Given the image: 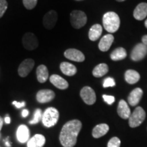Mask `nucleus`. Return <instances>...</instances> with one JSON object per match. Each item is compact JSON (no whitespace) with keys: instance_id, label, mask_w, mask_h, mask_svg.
Here are the masks:
<instances>
[{"instance_id":"1","label":"nucleus","mask_w":147,"mask_h":147,"mask_svg":"<svg viewBox=\"0 0 147 147\" xmlns=\"http://www.w3.org/2000/svg\"><path fill=\"white\" fill-rule=\"evenodd\" d=\"M82 128L79 120L69 121L63 126L59 136L61 144L63 147H74L77 142V137Z\"/></svg>"},{"instance_id":"2","label":"nucleus","mask_w":147,"mask_h":147,"mask_svg":"<svg viewBox=\"0 0 147 147\" xmlns=\"http://www.w3.org/2000/svg\"><path fill=\"white\" fill-rule=\"evenodd\" d=\"M103 25L108 32L115 33L120 27V18L118 14L114 12H108L103 16Z\"/></svg>"},{"instance_id":"3","label":"nucleus","mask_w":147,"mask_h":147,"mask_svg":"<svg viewBox=\"0 0 147 147\" xmlns=\"http://www.w3.org/2000/svg\"><path fill=\"white\" fill-rule=\"evenodd\" d=\"M59 117V113L56 108L53 107L48 108L42 115V123L47 127H51L57 124Z\"/></svg>"},{"instance_id":"4","label":"nucleus","mask_w":147,"mask_h":147,"mask_svg":"<svg viewBox=\"0 0 147 147\" xmlns=\"http://www.w3.org/2000/svg\"><path fill=\"white\" fill-rule=\"evenodd\" d=\"M87 17L84 12L73 10L70 14V23L75 29H80L87 23Z\"/></svg>"},{"instance_id":"5","label":"nucleus","mask_w":147,"mask_h":147,"mask_svg":"<svg viewBox=\"0 0 147 147\" xmlns=\"http://www.w3.org/2000/svg\"><path fill=\"white\" fill-rule=\"evenodd\" d=\"M146 117L144 109L140 106L136 107L129 118V125L131 127H136L142 124Z\"/></svg>"},{"instance_id":"6","label":"nucleus","mask_w":147,"mask_h":147,"mask_svg":"<svg viewBox=\"0 0 147 147\" xmlns=\"http://www.w3.org/2000/svg\"><path fill=\"white\" fill-rule=\"evenodd\" d=\"M23 45L25 49L28 51H33L36 49L39 45L37 37L32 33L28 32L24 35L22 39Z\"/></svg>"},{"instance_id":"7","label":"nucleus","mask_w":147,"mask_h":147,"mask_svg":"<svg viewBox=\"0 0 147 147\" xmlns=\"http://www.w3.org/2000/svg\"><path fill=\"white\" fill-rule=\"evenodd\" d=\"M80 95L84 102L88 105H93L96 102V95L94 90L90 87H84L80 91Z\"/></svg>"},{"instance_id":"8","label":"nucleus","mask_w":147,"mask_h":147,"mask_svg":"<svg viewBox=\"0 0 147 147\" xmlns=\"http://www.w3.org/2000/svg\"><path fill=\"white\" fill-rule=\"evenodd\" d=\"M147 55V46L143 43L138 44L132 50L131 59L134 61H138L144 59Z\"/></svg>"},{"instance_id":"9","label":"nucleus","mask_w":147,"mask_h":147,"mask_svg":"<svg viewBox=\"0 0 147 147\" xmlns=\"http://www.w3.org/2000/svg\"><path fill=\"white\" fill-rule=\"evenodd\" d=\"M57 18L58 15L56 11L50 10L45 14L43 18L42 23H43L44 27L47 29H52L54 28L57 21Z\"/></svg>"},{"instance_id":"10","label":"nucleus","mask_w":147,"mask_h":147,"mask_svg":"<svg viewBox=\"0 0 147 147\" xmlns=\"http://www.w3.org/2000/svg\"><path fill=\"white\" fill-rule=\"evenodd\" d=\"M34 61L32 59H27L20 64L18 73L21 77H26L34 67Z\"/></svg>"},{"instance_id":"11","label":"nucleus","mask_w":147,"mask_h":147,"mask_svg":"<svg viewBox=\"0 0 147 147\" xmlns=\"http://www.w3.org/2000/svg\"><path fill=\"white\" fill-rule=\"evenodd\" d=\"M55 94L54 91L50 89H42L37 93L36 100L38 102L45 104L50 102L55 98Z\"/></svg>"},{"instance_id":"12","label":"nucleus","mask_w":147,"mask_h":147,"mask_svg":"<svg viewBox=\"0 0 147 147\" xmlns=\"http://www.w3.org/2000/svg\"><path fill=\"white\" fill-rule=\"evenodd\" d=\"M64 56L68 59L76 62H82L85 59V57L81 51L75 49H69L64 52Z\"/></svg>"},{"instance_id":"13","label":"nucleus","mask_w":147,"mask_h":147,"mask_svg":"<svg viewBox=\"0 0 147 147\" xmlns=\"http://www.w3.org/2000/svg\"><path fill=\"white\" fill-rule=\"evenodd\" d=\"M143 95V91L140 88H136L129 93L128 96V103L131 106H135L138 104Z\"/></svg>"},{"instance_id":"14","label":"nucleus","mask_w":147,"mask_h":147,"mask_svg":"<svg viewBox=\"0 0 147 147\" xmlns=\"http://www.w3.org/2000/svg\"><path fill=\"white\" fill-rule=\"evenodd\" d=\"M134 16L138 21H142L147 16V3H140L134 11Z\"/></svg>"},{"instance_id":"15","label":"nucleus","mask_w":147,"mask_h":147,"mask_svg":"<svg viewBox=\"0 0 147 147\" xmlns=\"http://www.w3.org/2000/svg\"><path fill=\"white\" fill-rule=\"evenodd\" d=\"M117 113L120 117L123 119H127L131 115V111L127 105V103L123 100H120L119 102Z\"/></svg>"},{"instance_id":"16","label":"nucleus","mask_w":147,"mask_h":147,"mask_svg":"<svg viewBox=\"0 0 147 147\" xmlns=\"http://www.w3.org/2000/svg\"><path fill=\"white\" fill-rule=\"evenodd\" d=\"M114 42V36L112 34H107L103 36L100 40L98 47L101 51L106 52L110 49Z\"/></svg>"},{"instance_id":"17","label":"nucleus","mask_w":147,"mask_h":147,"mask_svg":"<svg viewBox=\"0 0 147 147\" xmlns=\"http://www.w3.org/2000/svg\"><path fill=\"white\" fill-rule=\"evenodd\" d=\"M50 82L58 89L64 90L68 88L69 84L65 79L57 74H53L50 77Z\"/></svg>"},{"instance_id":"18","label":"nucleus","mask_w":147,"mask_h":147,"mask_svg":"<svg viewBox=\"0 0 147 147\" xmlns=\"http://www.w3.org/2000/svg\"><path fill=\"white\" fill-rule=\"evenodd\" d=\"M16 137L18 140L21 143H25L28 141L29 138V128L25 125H20L16 131Z\"/></svg>"},{"instance_id":"19","label":"nucleus","mask_w":147,"mask_h":147,"mask_svg":"<svg viewBox=\"0 0 147 147\" xmlns=\"http://www.w3.org/2000/svg\"><path fill=\"white\" fill-rule=\"evenodd\" d=\"M60 69L62 73L68 76H72L77 72L76 66L68 62H62L60 64Z\"/></svg>"},{"instance_id":"20","label":"nucleus","mask_w":147,"mask_h":147,"mask_svg":"<svg viewBox=\"0 0 147 147\" xmlns=\"http://www.w3.org/2000/svg\"><path fill=\"white\" fill-rule=\"evenodd\" d=\"M36 76L38 82L40 83H44L49 78V70L47 66L45 65H40L37 67Z\"/></svg>"},{"instance_id":"21","label":"nucleus","mask_w":147,"mask_h":147,"mask_svg":"<svg viewBox=\"0 0 147 147\" xmlns=\"http://www.w3.org/2000/svg\"><path fill=\"white\" fill-rule=\"evenodd\" d=\"M108 131H109V126L107 124H99L93 128L92 135L95 138H99L107 134Z\"/></svg>"},{"instance_id":"22","label":"nucleus","mask_w":147,"mask_h":147,"mask_svg":"<svg viewBox=\"0 0 147 147\" xmlns=\"http://www.w3.org/2000/svg\"><path fill=\"white\" fill-rule=\"evenodd\" d=\"M45 138L41 134H36L27 142V147H42L45 144Z\"/></svg>"},{"instance_id":"23","label":"nucleus","mask_w":147,"mask_h":147,"mask_svg":"<svg viewBox=\"0 0 147 147\" xmlns=\"http://www.w3.org/2000/svg\"><path fill=\"white\" fill-rule=\"evenodd\" d=\"M102 34V27L99 24H95L91 27L89 32V38L91 41H96Z\"/></svg>"},{"instance_id":"24","label":"nucleus","mask_w":147,"mask_h":147,"mask_svg":"<svg viewBox=\"0 0 147 147\" xmlns=\"http://www.w3.org/2000/svg\"><path fill=\"white\" fill-rule=\"evenodd\" d=\"M140 76L139 73L134 69H128L125 74V79L129 84H134L139 81Z\"/></svg>"},{"instance_id":"25","label":"nucleus","mask_w":147,"mask_h":147,"mask_svg":"<svg viewBox=\"0 0 147 147\" xmlns=\"http://www.w3.org/2000/svg\"><path fill=\"white\" fill-rule=\"evenodd\" d=\"M127 57V52L125 49L122 47L117 48L110 54V58L113 61H120L124 59Z\"/></svg>"},{"instance_id":"26","label":"nucleus","mask_w":147,"mask_h":147,"mask_svg":"<svg viewBox=\"0 0 147 147\" xmlns=\"http://www.w3.org/2000/svg\"><path fill=\"white\" fill-rule=\"evenodd\" d=\"M108 71V66L106 63H100L93 69V75L96 78H100L106 74Z\"/></svg>"},{"instance_id":"27","label":"nucleus","mask_w":147,"mask_h":147,"mask_svg":"<svg viewBox=\"0 0 147 147\" xmlns=\"http://www.w3.org/2000/svg\"><path fill=\"white\" fill-rule=\"evenodd\" d=\"M42 110L40 109H37L36 111H35L34 119H33L32 121H29V123L30 124L38 123H39V121L42 119Z\"/></svg>"},{"instance_id":"28","label":"nucleus","mask_w":147,"mask_h":147,"mask_svg":"<svg viewBox=\"0 0 147 147\" xmlns=\"http://www.w3.org/2000/svg\"><path fill=\"white\" fill-rule=\"evenodd\" d=\"M24 6L28 10L34 9L38 3V0H23Z\"/></svg>"},{"instance_id":"29","label":"nucleus","mask_w":147,"mask_h":147,"mask_svg":"<svg viewBox=\"0 0 147 147\" xmlns=\"http://www.w3.org/2000/svg\"><path fill=\"white\" fill-rule=\"evenodd\" d=\"M121 140L119 138L113 137L108 141L107 147H120Z\"/></svg>"},{"instance_id":"30","label":"nucleus","mask_w":147,"mask_h":147,"mask_svg":"<svg viewBox=\"0 0 147 147\" xmlns=\"http://www.w3.org/2000/svg\"><path fill=\"white\" fill-rule=\"evenodd\" d=\"M115 84L116 83L115 80L111 77H108V78H105L104 80V82H103V87L104 88L115 87Z\"/></svg>"},{"instance_id":"31","label":"nucleus","mask_w":147,"mask_h":147,"mask_svg":"<svg viewBox=\"0 0 147 147\" xmlns=\"http://www.w3.org/2000/svg\"><path fill=\"white\" fill-rule=\"evenodd\" d=\"M7 8H8V2L6 0H0V18L3 16Z\"/></svg>"},{"instance_id":"32","label":"nucleus","mask_w":147,"mask_h":147,"mask_svg":"<svg viewBox=\"0 0 147 147\" xmlns=\"http://www.w3.org/2000/svg\"><path fill=\"white\" fill-rule=\"evenodd\" d=\"M103 99L105 102L107 103L109 105H111L113 104L115 101V98L114 96H112V95H103Z\"/></svg>"},{"instance_id":"33","label":"nucleus","mask_w":147,"mask_h":147,"mask_svg":"<svg viewBox=\"0 0 147 147\" xmlns=\"http://www.w3.org/2000/svg\"><path fill=\"white\" fill-rule=\"evenodd\" d=\"M12 104L15 106L17 108H23V107H24V106H25V103L24 102H16V101H14V102H12Z\"/></svg>"},{"instance_id":"34","label":"nucleus","mask_w":147,"mask_h":147,"mask_svg":"<svg viewBox=\"0 0 147 147\" xmlns=\"http://www.w3.org/2000/svg\"><path fill=\"white\" fill-rule=\"evenodd\" d=\"M29 115V111L27 109H24L22 111V117H27Z\"/></svg>"},{"instance_id":"35","label":"nucleus","mask_w":147,"mask_h":147,"mask_svg":"<svg viewBox=\"0 0 147 147\" xmlns=\"http://www.w3.org/2000/svg\"><path fill=\"white\" fill-rule=\"evenodd\" d=\"M142 43L144 44V45L147 46V35H145V36L142 37Z\"/></svg>"},{"instance_id":"36","label":"nucleus","mask_w":147,"mask_h":147,"mask_svg":"<svg viewBox=\"0 0 147 147\" xmlns=\"http://www.w3.org/2000/svg\"><path fill=\"white\" fill-rule=\"evenodd\" d=\"M4 121H5V123L6 124H9V123H10V122H11V119H10V117H8V115H7L6 117H5V119H4Z\"/></svg>"},{"instance_id":"37","label":"nucleus","mask_w":147,"mask_h":147,"mask_svg":"<svg viewBox=\"0 0 147 147\" xmlns=\"http://www.w3.org/2000/svg\"><path fill=\"white\" fill-rule=\"evenodd\" d=\"M3 124V119H2V117H0V131H1V128H2Z\"/></svg>"},{"instance_id":"38","label":"nucleus","mask_w":147,"mask_h":147,"mask_svg":"<svg viewBox=\"0 0 147 147\" xmlns=\"http://www.w3.org/2000/svg\"><path fill=\"white\" fill-rule=\"evenodd\" d=\"M5 145H6V146H7V147H10V146H11V144H10V142H9V141L8 140H5Z\"/></svg>"},{"instance_id":"39","label":"nucleus","mask_w":147,"mask_h":147,"mask_svg":"<svg viewBox=\"0 0 147 147\" xmlns=\"http://www.w3.org/2000/svg\"><path fill=\"white\" fill-rule=\"evenodd\" d=\"M144 25H145V27H146V28H147V19L146 20V21H145Z\"/></svg>"},{"instance_id":"40","label":"nucleus","mask_w":147,"mask_h":147,"mask_svg":"<svg viewBox=\"0 0 147 147\" xmlns=\"http://www.w3.org/2000/svg\"><path fill=\"white\" fill-rule=\"evenodd\" d=\"M117 1H119V2H122V1H125V0H117Z\"/></svg>"},{"instance_id":"41","label":"nucleus","mask_w":147,"mask_h":147,"mask_svg":"<svg viewBox=\"0 0 147 147\" xmlns=\"http://www.w3.org/2000/svg\"><path fill=\"white\" fill-rule=\"evenodd\" d=\"M78 1H79V0H78Z\"/></svg>"}]
</instances>
